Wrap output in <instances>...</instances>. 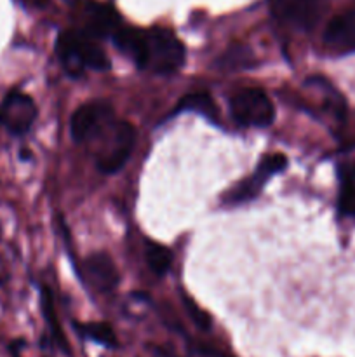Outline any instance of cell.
<instances>
[{
    "instance_id": "obj_1",
    "label": "cell",
    "mask_w": 355,
    "mask_h": 357,
    "mask_svg": "<svg viewBox=\"0 0 355 357\" xmlns=\"http://www.w3.org/2000/svg\"><path fill=\"white\" fill-rule=\"evenodd\" d=\"M56 56L68 75L80 77L86 70H110V59L97 38L84 30H65L56 40Z\"/></svg>"
},
{
    "instance_id": "obj_2",
    "label": "cell",
    "mask_w": 355,
    "mask_h": 357,
    "mask_svg": "<svg viewBox=\"0 0 355 357\" xmlns=\"http://www.w3.org/2000/svg\"><path fill=\"white\" fill-rule=\"evenodd\" d=\"M136 143V131L129 122L113 121L89 145L94 146V164L103 174H115L125 166Z\"/></svg>"
},
{
    "instance_id": "obj_3",
    "label": "cell",
    "mask_w": 355,
    "mask_h": 357,
    "mask_svg": "<svg viewBox=\"0 0 355 357\" xmlns=\"http://www.w3.org/2000/svg\"><path fill=\"white\" fill-rule=\"evenodd\" d=\"M184 58L187 51L183 42L173 31L162 26L145 30V51L139 68L150 70L159 75H171L180 72Z\"/></svg>"
},
{
    "instance_id": "obj_4",
    "label": "cell",
    "mask_w": 355,
    "mask_h": 357,
    "mask_svg": "<svg viewBox=\"0 0 355 357\" xmlns=\"http://www.w3.org/2000/svg\"><path fill=\"white\" fill-rule=\"evenodd\" d=\"M230 114L244 128H268L275 119V107L260 87H242L230 96Z\"/></svg>"
},
{
    "instance_id": "obj_5",
    "label": "cell",
    "mask_w": 355,
    "mask_h": 357,
    "mask_svg": "<svg viewBox=\"0 0 355 357\" xmlns=\"http://www.w3.org/2000/svg\"><path fill=\"white\" fill-rule=\"evenodd\" d=\"M329 9V0H270V10L281 23L310 31Z\"/></svg>"
},
{
    "instance_id": "obj_6",
    "label": "cell",
    "mask_w": 355,
    "mask_h": 357,
    "mask_svg": "<svg viewBox=\"0 0 355 357\" xmlns=\"http://www.w3.org/2000/svg\"><path fill=\"white\" fill-rule=\"evenodd\" d=\"M113 119V108L106 101L96 100L80 105L70 121V132H72L73 142L89 145Z\"/></svg>"
},
{
    "instance_id": "obj_7",
    "label": "cell",
    "mask_w": 355,
    "mask_h": 357,
    "mask_svg": "<svg viewBox=\"0 0 355 357\" xmlns=\"http://www.w3.org/2000/svg\"><path fill=\"white\" fill-rule=\"evenodd\" d=\"M285 167H287V157H285L284 153H268V155H265L263 160L258 164L256 171H254L249 178H244V180L240 181V183H237L232 190L226 192L223 201H225L226 204H244V202L253 201V199H256L258 195H260V192L263 190L267 181L270 180L274 174L282 173Z\"/></svg>"
},
{
    "instance_id": "obj_8",
    "label": "cell",
    "mask_w": 355,
    "mask_h": 357,
    "mask_svg": "<svg viewBox=\"0 0 355 357\" xmlns=\"http://www.w3.org/2000/svg\"><path fill=\"white\" fill-rule=\"evenodd\" d=\"M37 114L33 98L14 89L0 103V126L13 136H23L31 129Z\"/></svg>"
},
{
    "instance_id": "obj_9",
    "label": "cell",
    "mask_w": 355,
    "mask_h": 357,
    "mask_svg": "<svg viewBox=\"0 0 355 357\" xmlns=\"http://www.w3.org/2000/svg\"><path fill=\"white\" fill-rule=\"evenodd\" d=\"M84 275L90 282L93 288H96L100 293H110L118 286L120 275H118L117 267L110 255L93 253L84 260Z\"/></svg>"
},
{
    "instance_id": "obj_10",
    "label": "cell",
    "mask_w": 355,
    "mask_h": 357,
    "mask_svg": "<svg viewBox=\"0 0 355 357\" xmlns=\"http://www.w3.org/2000/svg\"><path fill=\"white\" fill-rule=\"evenodd\" d=\"M120 26V17L111 7L103 6V3L87 2L84 7V28L86 33L90 37L100 38L113 35L115 30Z\"/></svg>"
},
{
    "instance_id": "obj_11",
    "label": "cell",
    "mask_w": 355,
    "mask_h": 357,
    "mask_svg": "<svg viewBox=\"0 0 355 357\" xmlns=\"http://www.w3.org/2000/svg\"><path fill=\"white\" fill-rule=\"evenodd\" d=\"M324 42L334 51H355V10L334 16L324 31Z\"/></svg>"
},
{
    "instance_id": "obj_12",
    "label": "cell",
    "mask_w": 355,
    "mask_h": 357,
    "mask_svg": "<svg viewBox=\"0 0 355 357\" xmlns=\"http://www.w3.org/2000/svg\"><path fill=\"white\" fill-rule=\"evenodd\" d=\"M115 47L127 56L136 66H141L143 51H145V30H138V28L131 26H118L115 33L111 35Z\"/></svg>"
},
{
    "instance_id": "obj_13",
    "label": "cell",
    "mask_w": 355,
    "mask_h": 357,
    "mask_svg": "<svg viewBox=\"0 0 355 357\" xmlns=\"http://www.w3.org/2000/svg\"><path fill=\"white\" fill-rule=\"evenodd\" d=\"M174 112L176 114H180V112H195V114L202 115V117L214 122V124L219 121V112L216 108L214 100H212L209 93L187 94V96L181 98V101L176 105V110Z\"/></svg>"
},
{
    "instance_id": "obj_14",
    "label": "cell",
    "mask_w": 355,
    "mask_h": 357,
    "mask_svg": "<svg viewBox=\"0 0 355 357\" xmlns=\"http://www.w3.org/2000/svg\"><path fill=\"white\" fill-rule=\"evenodd\" d=\"M145 260L153 274L159 275V278H164L171 271V265H173V253L164 244L155 243V241H146Z\"/></svg>"
},
{
    "instance_id": "obj_15",
    "label": "cell",
    "mask_w": 355,
    "mask_h": 357,
    "mask_svg": "<svg viewBox=\"0 0 355 357\" xmlns=\"http://www.w3.org/2000/svg\"><path fill=\"white\" fill-rule=\"evenodd\" d=\"M40 305H42V314L45 317V323H47L49 331L52 335V340L59 345L63 352H68L70 354V347L68 342H66L65 335H63L61 328H59L58 323V316H56V307H54V298H52V293L49 288H42L40 293Z\"/></svg>"
},
{
    "instance_id": "obj_16",
    "label": "cell",
    "mask_w": 355,
    "mask_h": 357,
    "mask_svg": "<svg viewBox=\"0 0 355 357\" xmlns=\"http://www.w3.org/2000/svg\"><path fill=\"white\" fill-rule=\"evenodd\" d=\"M338 208L341 215L355 218V173L350 169H341Z\"/></svg>"
},
{
    "instance_id": "obj_17",
    "label": "cell",
    "mask_w": 355,
    "mask_h": 357,
    "mask_svg": "<svg viewBox=\"0 0 355 357\" xmlns=\"http://www.w3.org/2000/svg\"><path fill=\"white\" fill-rule=\"evenodd\" d=\"M79 331L82 333V337L89 338V340L96 342V344L103 345L108 349H117L118 340L115 337L111 326L104 323H89V324H80Z\"/></svg>"
},
{
    "instance_id": "obj_18",
    "label": "cell",
    "mask_w": 355,
    "mask_h": 357,
    "mask_svg": "<svg viewBox=\"0 0 355 357\" xmlns=\"http://www.w3.org/2000/svg\"><path fill=\"white\" fill-rule=\"evenodd\" d=\"M253 58L249 49L246 45H232L228 51L223 56V65L230 66V68H237V66H249V59Z\"/></svg>"
},
{
    "instance_id": "obj_19",
    "label": "cell",
    "mask_w": 355,
    "mask_h": 357,
    "mask_svg": "<svg viewBox=\"0 0 355 357\" xmlns=\"http://www.w3.org/2000/svg\"><path fill=\"white\" fill-rule=\"evenodd\" d=\"M183 303L188 316L191 317V321H194L200 330H209V328H211V319H209V316L204 312V310L198 309L197 303H195L194 300H190L188 296H183Z\"/></svg>"
},
{
    "instance_id": "obj_20",
    "label": "cell",
    "mask_w": 355,
    "mask_h": 357,
    "mask_svg": "<svg viewBox=\"0 0 355 357\" xmlns=\"http://www.w3.org/2000/svg\"><path fill=\"white\" fill-rule=\"evenodd\" d=\"M21 2L30 7H35V9H44V7H47L49 0H21Z\"/></svg>"
}]
</instances>
